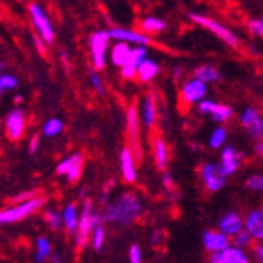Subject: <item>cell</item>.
Here are the masks:
<instances>
[{"instance_id":"f1b7e54d","label":"cell","mask_w":263,"mask_h":263,"mask_svg":"<svg viewBox=\"0 0 263 263\" xmlns=\"http://www.w3.org/2000/svg\"><path fill=\"white\" fill-rule=\"evenodd\" d=\"M35 246H36V251H35V261L36 263H43L47 258H51V255H52V245H51V241L47 240L46 236H38Z\"/></svg>"},{"instance_id":"52a82bcc","label":"cell","mask_w":263,"mask_h":263,"mask_svg":"<svg viewBox=\"0 0 263 263\" xmlns=\"http://www.w3.org/2000/svg\"><path fill=\"white\" fill-rule=\"evenodd\" d=\"M227 175L224 174L219 162H205L200 165V180L208 193L214 194L226 186Z\"/></svg>"},{"instance_id":"d6986e66","label":"cell","mask_w":263,"mask_h":263,"mask_svg":"<svg viewBox=\"0 0 263 263\" xmlns=\"http://www.w3.org/2000/svg\"><path fill=\"white\" fill-rule=\"evenodd\" d=\"M136 153L134 150L126 145L123 147L122 153H120V172H122V178L125 183L133 184L137 180V165H136Z\"/></svg>"},{"instance_id":"5b68a950","label":"cell","mask_w":263,"mask_h":263,"mask_svg":"<svg viewBox=\"0 0 263 263\" xmlns=\"http://www.w3.org/2000/svg\"><path fill=\"white\" fill-rule=\"evenodd\" d=\"M109 43H110V36L107 30H97L88 36V49H90L93 69L101 71L107 65Z\"/></svg>"},{"instance_id":"60d3db41","label":"cell","mask_w":263,"mask_h":263,"mask_svg":"<svg viewBox=\"0 0 263 263\" xmlns=\"http://www.w3.org/2000/svg\"><path fill=\"white\" fill-rule=\"evenodd\" d=\"M252 255L258 263H263V241H257L252 246Z\"/></svg>"},{"instance_id":"f6af8a7d","label":"cell","mask_w":263,"mask_h":263,"mask_svg":"<svg viewBox=\"0 0 263 263\" xmlns=\"http://www.w3.org/2000/svg\"><path fill=\"white\" fill-rule=\"evenodd\" d=\"M38 147H40V136H33L30 139V143H29V152L33 155L38 152Z\"/></svg>"},{"instance_id":"681fc988","label":"cell","mask_w":263,"mask_h":263,"mask_svg":"<svg viewBox=\"0 0 263 263\" xmlns=\"http://www.w3.org/2000/svg\"><path fill=\"white\" fill-rule=\"evenodd\" d=\"M5 69H7V65H5V62L0 60V73H5Z\"/></svg>"},{"instance_id":"5bb4252c","label":"cell","mask_w":263,"mask_h":263,"mask_svg":"<svg viewBox=\"0 0 263 263\" xmlns=\"http://www.w3.org/2000/svg\"><path fill=\"white\" fill-rule=\"evenodd\" d=\"M202 245L203 249L206 252L211 254H218L224 249H227L229 246H232V238L224 235L222 232L216 230H205L202 233Z\"/></svg>"},{"instance_id":"4fadbf2b","label":"cell","mask_w":263,"mask_h":263,"mask_svg":"<svg viewBox=\"0 0 263 263\" xmlns=\"http://www.w3.org/2000/svg\"><path fill=\"white\" fill-rule=\"evenodd\" d=\"M140 126H142V122H140V115H139V107L133 104L126 109V133L131 140V148L134 150L136 158L142 156V150L139 145Z\"/></svg>"},{"instance_id":"e0dca14e","label":"cell","mask_w":263,"mask_h":263,"mask_svg":"<svg viewBox=\"0 0 263 263\" xmlns=\"http://www.w3.org/2000/svg\"><path fill=\"white\" fill-rule=\"evenodd\" d=\"M139 115L142 126L145 128H153L158 123V103H156V95L155 93H147L143 97L140 107H139Z\"/></svg>"},{"instance_id":"ab89813d","label":"cell","mask_w":263,"mask_h":263,"mask_svg":"<svg viewBox=\"0 0 263 263\" xmlns=\"http://www.w3.org/2000/svg\"><path fill=\"white\" fill-rule=\"evenodd\" d=\"M36 197H40V196H38V191H29V193H22V194L13 197L11 202H19V203H22V202H29V200H32V199H36Z\"/></svg>"},{"instance_id":"30bf717a","label":"cell","mask_w":263,"mask_h":263,"mask_svg":"<svg viewBox=\"0 0 263 263\" xmlns=\"http://www.w3.org/2000/svg\"><path fill=\"white\" fill-rule=\"evenodd\" d=\"M197 110H199V114L210 117L211 120L216 123H229L235 115V110L232 106L216 103L214 100H210V98H206L200 104H197Z\"/></svg>"},{"instance_id":"7402d4cb","label":"cell","mask_w":263,"mask_h":263,"mask_svg":"<svg viewBox=\"0 0 263 263\" xmlns=\"http://www.w3.org/2000/svg\"><path fill=\"white\" fill-rule=\"evenodd\" d=\"M5 128H7L8 136L13 140H17L22 137L24 131H26V115H24L22 109H14L8 114Z\"/></svg>"},{"instance_id":"bcb514c9","label":"cell","mask_w":263,"mask_h":263,"mask_svg":"<svg viewBox=\"0 0 263 263\" xmlns=\"http://www.w3.org/2000/svg\"><path fill=\"white\" fill-rule=\"evenodd\" d=\"M33 40H35V44H36V49H38L41 54H44V52H46V46H47V44H46V43H44L38 35H33Z\"/></svg>"},{"instance_id":"d4e9b609","label":"cell","mask_w":263,"mask_h":263,"mask_svg":"<svg viewBox=\"0 0 263 263\" xmlns=\"http://www.w3.org/2000/svg\"><path fill=\"white\" fill-rule=\"evenodd\" d=\"M159 73H161V65L155 59L148 57L147 60H143V63L139 66V69H137V79L142 84H148V82L155 81Z\"/></svg>"},{"instance_id":"f907efd6","label":"cell","mask_w":263,"mask_h":263,"mask_svg":"<svg viewBox=\"0 0 263 263\" xmlns=\"http://www.w3.org/2000/svg\"><path fill=\"white\" fill-rule=\"evenodd\" d=\"M21 101H22V97H21V95H16V97H14V103L19 104Z\"/></svg>"},{"instance_id":"277c9868","label":"cell","mask_w":263,"mask_h":263,"mask_svg":"<svg viewBox=\"0 0 263 263\" xmlns=\"http://www.w3.org/2000/svg\"><path fill=\"white\" fill-rule=\"evenodd\" d=\"M46 200L44 197H36L32 199L29 202H22V203H16L13 206H8L5 210L0 211V226H7V224H14L17 221H22L32 214H35L38 210H41L44 206Z\"/></svg>"},{"instance_id":"816d5d0a","label":"cell","mask_w":263,"mask_h":263,"mask_svg":"<svg viewBox=\"0 0 263 263\" xmlns=\"http://www.w3.org/2000/svg\"><path fill=\"white\" fill-rule=\"evenodd\" d=\"M191 147H193V150H194V152H197V150H199V145H197V143H191Z\"/></svg>"},{"instance_id":"836d02e7","label":"cell","mask_w":263,"mask_h":263,"mask_svg":"<svg viewBox=\"0 0 263 263\" xmlns=\"http://www.w3.org/2000/svg\"><path fill=\"white\" fill-rule=\"evenodd\" d=\"M232 246H235V248H238V249L246 251L248 248L254 246V238H252L246 230H243V232L238 233L236 236L232 238Z\"/></svg>"},{"instance_id":"e575fe53","label":"cell","mask_w":263,"mask_h":263,"mask_svg":"<svg viewBox=\"0 0 263 263\" xmlns=\"http://www.w3.org/2000/svg\"><path fill=\"white\" fill-rule=\"evenodd\" d=\"M90 243H91V246H93L95 251H101L103 249V246L106 243V229H104L103 224L98 226L97 229L93 230L91 238H90Z\"/></svg>"},{"instance_id":"6da1fadb","label":"cell","mask_w":263,"mask_h":263,"mask_svg":"<svg viewBox=\"0 0 263 263\" xmlns=\"http://www.w3.org/2000/svg\"><path fill=\"white\" fill-rule=\"evenodd\" d=\"M143 213L145 205L142 197L136 193H125L106 205L103 221L118 226H131L142 218Z\"/></svg>"},{"instance_id":"4dcf8cb0","label":"cell","mask_w":263,"mask_h":263,"mask_svg":"<svg viewBox=\"0 0 263 263\" xmlns=\"http://www.w3.org/2000/svg\"><path fill=\"white\" fill-rule=\"evenodd\" d=\"M44 219H46V224L49 226L52 230H60L63 227V214L60 210L49 208L44 213Z\"/></svg>"},{"instance_id":"44dd1931","label":"cell","mask_w":263,"mask_h":263,"mask_svg":"<svg viewBox=\"0 0 263 263\" xmlns=\"http://www.w3.org/2000/svg\"><path fill=\"white\" fill-rule=\"evenodd\" d=\"M210 263H251V257L243 249L229 246L227 249H224L218 254H211Z\"/></svg>"},{"instance_id":"ac0fdd59","label":"cell","mask_w":263,"mask_h":263,"mask_svg":"<svg viewBox=\"0 0 263 263\" xmlns=\"http://www.w3.org/2000/svg\"><path fill=\"white\" fill-rule=\"evenodd\" d=\"M218 230L233 238L245 230V218L238 211H227L226 214H222L218 222Z\"/></svg>"},{"instance_id":"ee69618b","label":"cell","mask_w":263,"mask_h":263,"mask_svg":"<svg viewBox=\"0 0 263 263\" xmlns=\"http://www.w3.org/2000/svg\"><path fill=\"white\" fill-rule=\"evenodd\" d=\"M183 76H184V68L183 65H175L174 69H172V78L175 82H181L183 81Z\"/></svg>"},{"instance_id":"83f0119b","label":"cell","mask_w":263,"mask_h":263,"mask_svg":"<svg viewBox=\"0 0 263 263\" xmlns=\"http://www.w3.org/2000/svg\"><path fill=\"white\" fill-rule=\"evenodd\" d=\"M133 52V47L126 43H115L110 49V62L112 65L123 68L125 63L129 60V55Z\"/></svg>"},{"instance_id":"8992f818","label":"cell","mask_w":263,"mask_h":263,"mask_svg":"<svg viewBox=\"0 0 263 263\" xmlns=\"http://www.w3.org/2000/svg\"><path fill=\"white\" fill-rule=\"evenodd\" d=\"M29 13H30V19H32L33 27L38 32V36L47 46L52 44L54 38H55V30H54V26H52V21H51L49 14H47L46 10L36 2H32L29 5Z\"/></svg>"},{"instance_id":"4316f807","label":"cell","mask_w":263,"mask_h":263,"mask_svg":"<svg viewBox=\"0 0 263 263\" xmlns=\"http://www.w3.org/2000/svg\"><path fill=\"white\" fill-rule=\"evenodd\" d=\"M194 78L208 85V84H216V82H219L222 79V74H221V71L216 66L205 63V65H199L194 69Z\"/></svg>"},{"instance_id":"7dc6e473","label":"cell","mask_w":263,"mask_h":263,"mask_svg":"<svg viewBox=\"0 0 263 263\" xmlns=\"http://www.w3.org/2000/svg\"><path fill=\"white\" fill-rule=\"evenodd\" d=\"M254 150H255V153H257L258 156H261V158H263V140H258V142H255V147H254Z\"/></svg>"},{"instance_id":"603a6c76","label":"cell","mask_w":263,"mask_h":263,"mask_svg":"<svg viewBox=\"0 0 263 263\" xmlns=\"http://www.w3.org/2000/svg\"><path fill=\"white\" fill-rule=\"evenodd\" d=\"M169 158H171V153H169V145H167V142L161 136H156L153 139L155 165L158 167L159 171H165L167 165H169Z\"/></svg>"},{"instance_id":"9c48e42d","label":"cell","mask_w":263,"mask_h":263,"mask_svg":"<svg viewBox=\"0 0 263 263\" xmlns=\"http://www.w3.org/2000/svg\"><path fill=\"white\" fill-rule=\"evenodd\" d=\"M84 155L81 152H74L71 153L69 156L63 158L57 167H55V172L60 177H65L69 183H76L81 175H82V169H84Z\"/></svg>"},{"instance_id":"3957f363","label":"cell","mask_w":263,"mask_h":263,"mask_svg":"<svg viewBox=\"0 0 263 263\" xmlns=\"http://www.w3.org/2000/svg\"><path fill=\"white\" fill-rule=\"evenodd\" d=\"M187 17L196 22L197 26L206 29L208 32H211L214 36H218L222 43H226L227 46L233 47V49H238L241 44V40L238 38V35L227 26H224L222 22H219L218 19L214 17H210V16H205L202 13H197V11H191L187 13Z\"/></svg>"},{"instance_id":"ffe728a7","label":"cell","mask_w":263,"mask_h":263,"mask_svg":"<svg viewBox=\"0 0 263 263\" xmlns=\"http://www.w3.org/2000/svg\"><path fill=\"white\" fill-rule=\"evenodd\" d=\"M245 230L254 241H263V208H252L245 216Z\"/></svg>"},{"instance_id":"7c38bea8","label":"cell","mask_w":263,"mask_h":263,"mask_svg":"<svg viewBox=\"0 0 263 263\" xmlns=\"http://www.w3.org/2000/svg\"><path fill=\"white\" fill-rule=\"evenodd\" d=\"M110 40H115L117 43H126V44H134V46H150L152 44V36L142 33L140 30L134 29H123V27H112L107 30Z\"/></svg>"},{"instance_id":"1f68e13d","label":"cell","mask_w":263,"mask_h":263,"mask_svg":"<svg viewBox=\"0 0 263 263\" xmlns=\"http://www.w3.org/2000/svg\"><path fill=\"white\" fill-rule=\"evenodd\" d=\"M63 122L60 118H49V120H46L44 125H43V136L46 137H55L59 136L62 131H63Z\"/></svg>"},{"instance_id":"484cf974","label":"cell","mask_w":263,"mask_h":263,"mask_svg":"<svg viewBox=\"0 0 263 263\" xmlns=\"http://www.w3.org/2000/svg\"><path fill=\"white\" fill-rule=\"evenodd\" d=\"M62 214H63V227L68 233L74 235L76 230H78V226H79V219H81V211L78 208L76 203H68L63 210H62Z\"/></svg>"},{"instance_id":"d6a6232c","label":"cell","mask_w":263,"mask_h":263,"mask_svg":"<svg viewBox=\"0 0 263 263\" xmlns=\"http://www.w3.org/2000/svg\"><path fill=\"white\" fill-rule=\"evenodd\" d=\"M88 82H90V85L93 87V90L97 91V93H100V95L106 93V82H104V79H103L100 71L91 68L88 71Z\"/></svg>"},{"instance_id":"74e56055","label":"cell","mask_w":263,"mask_h":263,"mask_svg":"<svg viewBox=\"0 0 263 263\" xmlns=\"http://www.w3.org/2000/svg\"><path fill=\"white\" fill-rule=\"evenodd\" d=\"M248 30L258 38H263V17H255L248 22Z\"/></svg>"},{"instance_id":"f35d334b","label":"cell","mask_w":263,"mask_h":263,"mask_svg":"<svg viewBox=\"0 0 263 263\" xmlns=\"http://www.w3.org/2000/svg\"><path fill=\"white\" fill-rule=\"evenodd\" d=\"M128 258H129L131 263H143L142 248L139 245H131V248L128 251Z\"/></svg>"},{"instance_id":"cb8c5ba5","label":"cell","mask_w":263,"mask_h":263,"mask_svg":"<svg viewBox=\"0 0 263 263\" xmlns=\"http://www.w3.org/2000/svg\"><path fill=\"white\" fill-rule=\"evenodd\" d=\"M167 29V22L158 16H153V14H148V16H143L139 22V30L142 33H145L148 36L152 35H156V33H161Z\"/></svg>"},{"instance_id":"2e32d148","label":"cell","mask_w":263,"mask_h":263,"mask_svg":"<svg viewBox=\"0 0 263 263\" xmlns=\"http://www.w3.org/2000/svg\"><path fill=\"white\" fill-rule=\"evenodd\" d=\"M222 171L227 177L235 175L243 164V153L235 148L233 145H226L221 150V161H219Z\"/></svg>"},{"instance_id":"b9f144b4","label":"cell","mask_w":263,"mask_h":263,"mask_svg":"<svg viewBox=\"0 0 263 263\" xmlns=\"http://www.w3.org/2000/svg\"><path fill=\"white\" fill-rule=\"evenodd\" d=\"M162 186L165 187V189H169V191H172L174 187H175V180H174V177H172V174L171 172H164L162 174Z\"/></svg>"},{"instance_id":"8fae6325","label":"cell","mask_w":263,"mask_h":263,"mask_svg":"<svg viewBox=\"0 0 263 263\" xmlns=\"http://www.w3.org/2000/svg\"><path fill=\"white\" fill-rule=\"evenodd\" d=\"M240 125L255 142L263 140V117L260 110L254 106L246 107L240 114Z\"/></svg>"},{"instance_id":"ba28073f","label":"cell","mask_w":263,"mask_h":263,"mask_svg":"<svg viewBox=\"0 0 263 263\" xmlns=\"http://www.w3.org/2000/svg\"><path fill=\"white\" fill-rule=\"evenodd\" d=\"M206 95H208V85L203 84L202 81L196 79V78H191V79L183 81L181 88H180L181 101L186 106H197V104H200L203 100H206Z\"/></svg>"},{"instance_id":"c3c4849f","label":"cell","mask_w":263,"mask_h":263,"mask_svg":"<svg viewBox=\"0 0 263 263\" xmlns=\"http://www.w3.org/2000/svg\"><path fill=\"white\" fill-rule=\"evenodd\" d=\"M49 260H51V263H62V258H60V255H57V254H52Z\"/></svg>"},{"instance_id":"7bdbcfd3","label":"cell","mask_w":263,"mask_h":263,"mask_svg":"<svg viewBox=\"0 0 263 263\" xmlns=\"http://www.w3.org/2000/svg\"><path fill=\"white\" fill-rule=\"evenodd\" d=\"M162 240H164V233H162L161 230H155V232L152 233V238H150V245H152L153 248H158V246L162 243Z\"/></svg>"},{"instance_id":"d590c367","label":"cell","mask_w":263,"mask_h":263,"mask_svg":"<svg viewBox=\"0 0 263 263\" xmlns=\"http://www.w3.org/2000/svg\"><path fill=\"white\" fill-rule=\"evenodd\" d=\"M19 81L14 74H0V95H4L8 90H14L17 88Z\"/></svg>"},{"instance_id":"8d00e7d4","label":"cell","mask_w":263,"mask_h":263,"mask_svg":"<svg viewBox=\"0 0 263 263\" xmlns=\"http://www.w3.org/2000/svg\"><path fill=\"white\" fill-rule=\"evenodd\" d=\"M246 187L251 189L252 193L263 194V174H252L246 178Z\"/></svg>"},{"instance_id":"9a60e30c","label":"cell","mask_w":263,"mask_h":263,"mask_svg":"<svg viewBox=\"0 0 263 263\" xmlns=\"http://www.w3.org/2000/svg\"><path fill=\"white\" fill-rule=\"evenodd\" d=\"M148 59V49L145 46H136L133 47V52L129 55V60L125 63L123 68H120V74L123 79L131 81L137 78V69L143 63V60Z\"/></svg>"},{"instance_id":"7a4b0ae2","label":"cell","mask_w":263,"mask_h":263,"mask_svg":"<svg viewBox=\"0 0 263 263\" xmlns=\"http://www.w3.org/2000/svg\"><path fill=\"white\" fill-rule=\"evenodd\" d=\"M104 224L103 221V213L95 211L91 200H85L81 210V219H79V226L78 230L74 233V246L78 249H82L88 245L93 230L98 226Z\"/></svg>"},{"instance_id":"f546056e","label":"cell","mask_w":263,"mask_h":263,"mask_svg":"<svg viewBox=\"0 0 263 263\" xmlns=\"http://www.w3.org/2000/svg\"><path fill=\"white\" fill-rule=\"evenodd\" d=\"M227 137H229V131H227V128H224V126H216L213 131H211V134H210V139H208V145H210V148H213V150H222L224 147H226V142H227Z\"/></svg>"}]
</instances>
